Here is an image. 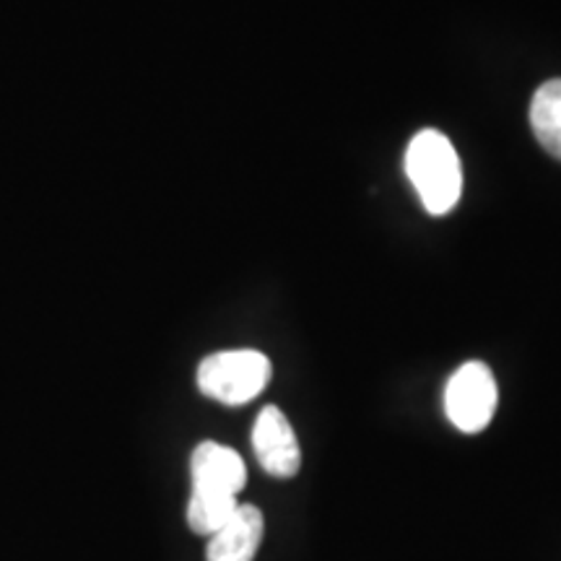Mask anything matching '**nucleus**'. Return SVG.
I'll list each match as a JSON object with an SVG mask.
<instances>
[{"mask_svg":"<svg viewBox=\"0 0 561 561\" xmlns=\"http://www.w3.org/2000/svg\"><path fill=\"white\" fill-rule=\"evenodd\" d=\"M405 172L430 214H447L460 201L462 172L458 151L439 130H421L413 136L405 151Z\"/></svg>","mask_w":561,"mask_h":561,"instance_id":"nucleus-1","label":"nucleus"},{"mask_svg":"<svg viewBox=\"0 0 561 561\" xmlns=\"http://www.w3.org/2000/svg\"><path fill=\"white\" fill-rule=\"evenodd\" d=\"M271 382V362L261 351H219L201 362L198 388L224 405H244Z\"/></svg>","mask_w":561,"mask_h":561,"instance_id":"nucleus-2","label":"nucleus"},{"mask_svg":"<svg viewBox=\"0 0 561 561\" xmlns=\"http://www.w3.org/2000/svg\"><path fill=\"white\" fill-rule=\"evenodd\" d=\"M496 401V380L483 362H468L455 369L445 388V411L447 419L458 426L460 432L476 434L486 430L489 421L494 419Z\"/></svg>","mask_w":561,"mask_h":561,"instance_id":"nucleus-3","label":"nucleus"},{"mask_svg":"<svg viewBox=\"0 0 561 561\" xmlns=\"http://www.w3.org/2000/svg\"><path fill=\"white\" fill-rule=\"evenodd\" d=\"M252 450L265 473L276 479H291L301 468L299 439L289 419L276 405H265L252 426Z\"/></svg>","mask_w":561,"mask_h":561,"instance_id":"nucleus-4","label":"nucleus"},{"mask_svg":"<svg viewBox=\"0 0 561 561\" xmlns=\"http://www.w3.org/2000/svg\"><path fill=\"white\" fill-rule=\"evenodd\" d=\"M193 491L237 496L248 481V468L240 455L219 442H201L191 458Z\"/></svg>","mask_w":561,"mask_h":561,"instance_id":"nucleus-5","label":"nucleus"},{"mask_svg":"<svg viewBox=\"0 0 561 561\" xmlns=\"http://www.w3.org/2000/svg\"><path fill=\"white\" fill-rule=\"evenodd\" d=\"M263 512L252 504H240L229 523L208 538L206 561H252L263 541Z\"/></svg>","mask_w":561,"mask_h":561,"instance_id":"nucleus-6","label":"nucleus"},{"mask_svg":"<svg viewBox=\"0 0 561 561\" xmlns=\"http://www.w3.org/2000/svg\"><path fill=\"white\" fill-rule=\"evenodd\" d=\"M530 125L538 144L561 161V79L546 81L530 104Z\"/></svg>","mask_w":561,"mask_h":561,"instance_id":"nucleus-7","label":"nucleus"},{"mask_svg":"<svg viewBox=\"0 0 561 561\" xmlns=\"http://www.w3.org/2000/svg\"><path fill=\"white\" fill-rule=\"evenodd\" d=\"M237 507H240L237 496L193 491L191 502H187V525H191L198 536L210 538L216 530L229 523V517L234 515Z\"/></svg>","mask_w":561,"mask_h":561,"instance_id":"nucleus-8","label":"nucleus"}]
</instances>
